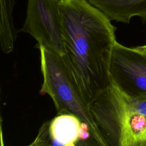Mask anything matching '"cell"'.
I'll return each mask as SVG.
<instances>
[{
  "label": "cell",
  "mask_w": 146,
  "mask_h": 146,
  "mask_svg": "<svg viewBox=\"0 0 146 146\" xmlns=\"http://www.w3.org/2000/svg\"><path fill=\"white\" fill-rule=\"evenodd\" d=\"M36 47L40 51L43 77L40 93L51 98L58 113H67L77 116L91 128L100 141L107 144L92 119L88 105L68 75L62 56L43 46Z\"/></svg>",
  "instance_id": "3"
},
{
  "label": "cell",
  "mask_w": 146,
  "mask_h": 146,
  "mask_svg": "<svg viewBox=\"0 0 146 146\" xmlns=\"http://www.w3.org/2000/svg\"><path fill=\"white\" fill-rule=\"evenodd\" d=\"M0 139H1V146H5L4 137L3 135V131L2 128V124L1 123L0 127ZM27 146H55L52 145L49 141L47 136L43 129L40 126L38 133L34 139V140Z\"/></svg>",
  "instance_id": "8"
},
{
  "label": "cell",
  "mask_w": 146,
  "mask_h": 146,
  "mask_svg": "<svg viewBox=\"0 0 146 146\" xmlns=\"http://www.w3.org/2000/svg\"><path fill=\"white\" fill-rule=\"evenodd\" d=\"M111 82L124 94L146 97V52L139 46L128 47L116 42L109 67Z\"/></svg>",
  "instance_id": "5"
},
{
  "label": "cell",
  "mask_w": 146,
  "mask_h": 146,
  "mask_svg": "<svg viewBox=\"0 0 146 146\" xmlns=\"http://www.w3.org/2000/svg\"><path fill=\"white\" fill-rule=\"evenodd\" d=\"M110 21L129 23L135 16L146 21V0H88Z\"/></svg>",
  "instance_id": "6"
},
{
  "label": "cell",
  "mask_w": 146,
  "mask_h": 146,
  "mask_svg": "<svg viewBox=\"0 0 146 146\" xmlns=\"http://www.w3.org/2000/svg\"><path fill=\"white\" fill-rule=\"evenodd\" d=\"M88 107L108 146H146V116L132 109L112 82Z\"/></svg>",
  "instance_id": "2"
},
{
  "label": "cell",
  "mask_w": 146,
  "mask_h": 146,
  "mask_svg": "<svg viewBox=\"0 0 146 146\" xmlns=\"http://www.w3.org/2000/svg\"><path fill=\"white\" fill-rule=\"evenodd\" d=\"M144 51H145L146 52V44L144 45V46H139Z\"/></svg>",
  "instance_id": "9"
},
{
  "label": "cell",
  "mask_w": 146,
  "mask_h": 146,
  "mask_svg": "<svg viewBox=\"0 0 146 146\" xmlns=\"http://www.w3.org/2000/svg\"><path fill=\"white\" fill-rule=\"evenodd\" d=\"M62 0H28L21 31L29 33L41 46L62 56L64 47L60 14Z\"/></svg>",
  "instance_id": "4"
},
{
  "label": "cell",
  "mask_w": 146,
  "mask_h": 146,
  "mask_svg": "<svg viewBox=\"0 0 146 146\" xmlns=\"http://www.w3.org/2000/svg\"><path fill=\"white\" fill-rule=\"evenodd\" d=\"M60 14L64 65L88 105L111 84L109 67L116 28L86 0H62Z\"/></svg>",
  "instance_id": "1"
},
{
  "label": "cell",
  "mask_w": 146,
  "mask_h": 146,
  "mask_svg": "<svg viewBox=\"0 0 146 146\" xmlns=\"http://www.w3.org/2000/svg\"><path fill=\"white\" fill-rule=\"evenodd\" d=\"M1 45L3 52L9 54L13 51L14 43L17 35L13 23L11 13L14 0H1Z\"/></svg>",
  "instance_id": "7"
},
{
  "label": "cell",
  "mask_w": 146,
  "mask_h": 146,
  "mask_svg": "<svg viewBox=\"0 0 146 146\" xmlns=\"http://www.w3.org/2000/svg\"><path fill=\"white\" fill-rule=\"evenodd\" d=\"M86 1H88V0H86Z\"/></svg>",
  "instance_id": "10"
}]
</instances>
